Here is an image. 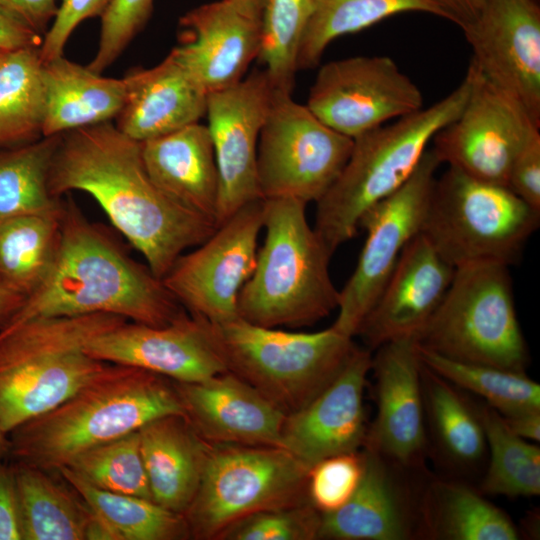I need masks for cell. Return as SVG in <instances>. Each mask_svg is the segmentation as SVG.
<instances>
[{"label": "cell", "instance_id": "cell-41", "mask_svg": "<svg viewBox=\"0 0 540 540\" xmlns=\"http://www.w3.org/2000/svg\"><path fill=\"white\" fill-rule=\"evenodd\" d=\"M321 513L310 503L264 510L228 526L221 540L319 539Z\"/></svg>", "mask_w": 540, "mask_h": 540}, {"label": "cell", "instance_id": "cell-16", "mask_svg": "<svg viewBox=\"0 0 540 540\" xmlns=\"http://www.w3.org/2000/svg\"><path fill=\"white\" fill-rule=\"evenodd\" d=\"M264 69L207 96L206 115L219 174L217 225L243 206L262 199L257 149L274 94Z\"/></svg>", "mask_w": 540, "mask_h": 540}, {"label": "cell", "instance_id": "cell-10", "mask_svg": "<svg viewBox=\"0 0 540 540\" xmlns=\"http://www.w3.org/2000/svg\"><path fill=\"white\" fill-rule=\"evenodd\" d=\"M308 473L278 446L211 444L199 487L183 514L190 538L217 539L248 515L309 502Z\"/></svg>", "mask_w": 540, "mask_h": 540}, {"label": "cell", "instance_id": "cell-49", "mask_svg": "<svg viewBox=\"0 0 540 540\" xmlns=\"http://www.w3.org/2000/svg\"><path fill=\"white\" fill-rule=\"evenodd\" d=\"M442 13L443 19L451 21L462 31L478 18L484 0H430Z\"/></svg>", "mask_w": 540, "mask_h": 540}, {"label": "cell", "instance_id": "cell-5", "mask_svg": "<svg viewBox=\"0 0 540 540\" xmlns=\"http://www.w3.org/2000/svg\"><path fill=\"white\" fill-rule=\"evenodd\" d=\"M306 203L263 199L265 239L239 292L238 316L263 327L312 325L338 308L332 256L306 217Z\"/></svg>", "mask_w": 540, "mask_h": 540}, {"label": "cell", "instance_id": "cell-37", "mask_svg": "<svg viewBox=\"0 0 540 540\" xmlns=\"http://www.w3.org/2000/svg\"><path fill=\"white\" fill-rule=\"evenodd\" d=\"M479 406L489 451L481 492L510 498L538 496L539 446L514 434L494 408L484 402Z\"/></svg>", "mask_w": 540, "mask_h": 540}, {"label": "cell", "instance_id": "cell-46", "mask_svg": "<svg viewBox=\"0 0 540 540\" xmlns=\"http://www.w3.org/2000/svg\"><path fill=\"white\" fill-rule=\"evenodd\" d=\"M0 540H22L12 464L0 460Z\"/></svg>", "mask_w": 540, "mask_h": 540}, {"label": "cell", "instance_id": "cell-27", "mask_svg": "<svg viewBox=\"0 0 540 540\" xmlns=\"http://www.w3.org/2000/svg\"><path fill=\"white\" fill-rule=\"evenodd\" d=\"M139 436L153 501L184 514L199 487L211 444L177 414L147 423Z\"/></svg>", "mask_w": 540, "mask_h": 540}, {"label": "cell", "instance_id": "cell-24", "mask_svg": "<svg viewBox=\"0 0 540 540\" xmlns=\"http://www.w3.org/2000/svg\"><path fill=\"white\" fill-rule=\"evenodd\" d=\"M185 417L210 444L280 445L286 414L230 371L199 382H175Z\"/></svg>", "mask_w": 540, "mask_h": 540}, {"label": "cell", "instance_id": "cell-13", "mask_svg": "<svg viewBox=\"0 0 540 540\" xmlns=\"http://www.w3.org/2000/svg\"><path fill=\"white\" fill-rule=\"evenodd\" d=\"M263 229V199L222 222L197 248L181 254L162 282L190 314L210 323L238 317L240 290L252 275Z\"/></svg>", "mask_w": 540, "mask_h": 540}, {"label": "cell", "instance_id": "cell-36", "mask_svg": "<svg viewBox=\"0 0 540 540\" xmlns=\"http://www.w3.org/2000/svg\"><path fill=\"white\" fill-rule=\"evenodd\" d=\"M60 135L0 150V222L61 207L49 179Z\"/></svg>", "mask_w": 540, "mask_h": 540}, {"label": "cell", "instance_id": "cell-12", "mask_svg": "<svg viewBox=\"0 0 540 540\" xmlns=\"http://www.w3.org/2000/svg\"><path fill=\"white\" fill-rule=\"evenodd\" d=\"M440 164L433 150L427 149L408 181L362 216L359 228L366 231V239L353 273L340 290L332 325L339 332L357 334L403 249L421 232Z\"/></svg>", "mask_w": 540, "mask_h": 540}, {"label": "cell", "instance_id": "cell-26", "mask_svg": "<svg viewBox=\"0 0 540 540\" xmlns=\"http://www.w3.org/2000/svg\"><path fill=\"white\" fill-rule=\"evenodd\" d=\"M146 170L172 200L217 224L219 174L207 125L199 122L141 143Z\"/></svg>", "mask_w": 540, "mask_h": 540}, {"label": "cell", "instance_id": "cell-40", "mask_svg": "<svg viewBox=\"0 0 540 540\" xmlns=\"http://www.w3.org/2000/svg\"><path fill=\"white\" fill-rule=\"evenodd\" d=\"M63 467L99 489L153 500L139 430L88 449Z\"/></svg>", "mask_w": 540, "mask_h": 540}, {"label": "cell", "instance_id": "cell-33", "mask_svg": "<svg viewBox=\"0 0 540 540\" xmlns=\"http://www.w3.org/2000/svg\"><path fill=\"white\" fill-rule=\"evenodd\" d=\"M56 472L82 497L112 540H183L190 532L183 514L153 500L99 489L67 467Z\"/></svg>", "mask_w": 540, "mask_h": 540}, {"label": "cell", "instance_id": "cell-29", "mask_svg": "<svg viewBox=\"0 0 540 540\" xmlns=\"http://www.w3.org/2000/svg\"><path fill=\"white\" fill-rule=\"evenodd\" d=\"M480 490L456 480L431 479L421 487L419 538L517 540L511 518Z\"/></svg>", "mask_w": 540, "mask_h": 540}, {"label": "cell", "instance_id": "cell-4", "mask_svg": "<svg viewBox=\"0 0 540 540\" xmlns=\"http://www.w3.org/2000/svg\"><path fill=\"white\" fill-rule=\"evenodd\" d=\"M471 85L468 68L458 87L446 97L353 139L343 170L316 202L313 228L332 255L354 238L370 208L408 181L434 135L462 111Z\"/></svg>", "mask_w": 540, "mask_h": 540}, {"label": "cell", "instance_id": "cell-8", "mask_svg": "<svg viewBox=\"0 0 540 540\" xmlns=\"http://www.w3.org/2000/svg\"><path fill=\"white\" fill-rule=\"evenodd\" d=\"M417 344L446 358L525 372L529 352L514 303L509 266L476 262L455 268Z\"/></svg>", "mask_w": 540, "mask_h": 540}, {"label": "cell", "instance_id": "cell-48", "mask_svg": "<svg viewBox=\"0 0 540 540\" xmlns=\"http://www.w3.org/2000/svg\"><path fill=\"white\" fill-rule=\"evenodd\" d=\"M42 38L0 4V49L15 51L40 47Z\"/></svg>", "mask_w": 540, "mask_h": 540}, {"label": "cell", "instance_id": "cell-31", "mask_svg": "<svg viewBox=\"0 0 540 540\" xmlns=\"http://www.w3.org/2000/svg\"><path fill=\"white\" fill-rule=\"evenodd\" d=\"M421 384L425 422L439 454L454 468H476L488 452L479 403L423 364Z\"/></svg>", "mask_w": 540, "mask_h": 540}, {"label": "cell", "instance_id": "cell-34", "mask_svg": "<svg viewBox=\"0 0 540 540\" xmlns=\"http://www.w3.org/2000/svg\"><path fill=\"white\" fill-rule=\"evenodd\" d=\"M42 64L39 47L11 51L0 63V150L43 137Z\"/></svg>", "mask_w": 540, "mask_h": 540}, {"label": "cell", "instance_id": "cell-21", "mask_svg": "<svg viewBox=\"0 0 540 540\" xmlns=\"http://www.w3.org/2000/svg\"><path fill=\"white\" fill-rule=\"evenodd\" d=\"M363 472L351 498L321 514L319 539L409 540L419 538L420 488L404 469L362 447Z\"/></svg>", "mask_w": 540, "mask_h": 540}, {"label": "cell", "instance_id": "cell-30", "mask_svg": "<svg viewBox=\"0 0 540 540\" xmlns=\"http://www.w3.org/2000/svg\"><path fill=\"white\" fill-rule=\"evenodd\" d=\"M12 466L22 540H89L95 514L61 476L20 462Z\"/></svg>", "mask_w": 540, "mask_h": 540}, {"label": "cell", "instance_id": "cell-6", "mask_svg": "<svg viewBox=\"0 0 540 540\" xmlns=\"http://www.w3.org/2000/svg\"><path fill=\"white\" fill-rule=\"evenodd\" d=\"M112 314L34 318L0 330V425L9 433L70 398L108 364L86 345L122 323Z\"/></svg>", "mask_w": 540, "mask_h": 540}, {"label": "cell", "instance_id": "cell-14", "mask_svg": "<svg viewBox=\"0 0 540 540\" xmlns=\"http://www.w3.org/2000/svg\"><path fill=\"white\" fill-rule=\"evenodd\" d=\"M472 85L460 114L433 137L440 163L507 187L516 155L538 126L512 95L485 78L473 61Z\"/></svg>", "mask_w": 540, "mask_h": 540}, {"label": "cell", "instance_id": "cell-38", "mask_svg": "<svg viewBox=\"0 0 540 540\" xmlns=\"http://www.w3.org/2000/svg\"><path fill=\"white\" fill-rule=\"evenodd\" d=\"M417 347L425 367L459 389L477 395L503 417L540 410V385L526 372L460 362Z\"/></svg>", "mask_w": 540, "mask_h": 540}, {"label": "cell", "instance_id": "cell-19", "mask_svg": "<svg viewBox=\"0 0 540 540\" xmlns=\"http://www.w3.org/2000/svg\"><path fill=\"white\" fill-rule=\"evenodd\" d=\"M85 352L175 382H199L228 371L209 322L186 312L164 326L126 321L91 340Z\"/></svg>", "mask_w": 540, "mask_h": 540}, {"label": "cell", "instance_id": "cell-51", "mask_svg": "<svg viewBox=\"0 0 540 540\" xmlns=\"http://www.w3.org/2000/svg\"><path fill=\"white\" fill-rule=\"evenodd\" d=\"M25 299L26 296L0 281V330L8 324Z\"/></svg>", "mask_w": 540, "mask_h": 540}, {"label": "cell", "instance_id": "cell-42", "mask_svg": "<svg viewBox=\"0 0 540 540\" xmlns=\"http://www.w3.org/2000/svg\"><path fill=\"white\" fill-rule=\"evenodd\" d=\"M363 472L362 451L327 457L309 469L307 496L321 513L341 508L351 498Z\"/></svg>", "mask_w": 540, "mask_h": 540}, {"label": "cell", "instance_id": "cell-18", "mask_svg": "<svg viewBox=\"0 0 540 540\" xmlns=\"http://www.w3.org/2000/svg\"><path fill=\"white\" fill-rule=\"evenodd\" d=\"M376 349L371 370L377 412L363 447L404 469L419 471L424 467L428 437L417 341L402 338Z\"/></svg>", "mask_w": 540, "mask_h": 540}, {"label": "cell", "instance_id": "cell-9", "mask_svg": "<svg viewBox=\"0 0 540 540\" xmlns=\"http://www.w3.org/2000/svg\"><path fill=\"white\" fill-rule=\"evenodd\" d=\"M539 221L540 212L508 187L448 167L435 180L421 233L454 268L485 261L510 266Z\"/></svg>", "mask_w": 540, "mask_h": 540}, {"label": "cell", "instance_id": "cell-15", "mask_svg": "<svg viewBox=\"0 0 540 540\" xmlns=\"http://www.w3.org/2000/svg\"><path fill=\"white\" fill-rule=\"evenodd\" d=\"M418 86L388 56H354L322 65L306 106L323 123L355 139L423 108Z\"/></svg>", "mask_w": 540, "mask_h": 540}, {"label": "cell", "instance_id": "cell-52", "mask_svg": "<svg viewBox=\"0 0 540 540\" xmlns=\"http://www.w3.org/2000/svg\"><path fill=\"white\" fill-rule=\"evenodd\" d=\"M228 1H231L234 4L247 10L248 12L258 15V16H262L263 8L266 2V0H228Z\"/></svg>", "mask_w": 540, "mask_h": 540}, {"label": "cell", "instance_id": "cell-50", "mask_svg": "<svg viewBox=\"0 0 540 540\" xmlns=\"http://www.w3.org/2000/svg\"><path fill=\"white\" fill-rule=\"evenodd\" d=\"M503 419L509 429L520 438L530 442H539L540 410L524 411L503 417Z\"/></svg>", "mask_w": 540, "mask_h": 540}, {"label": "cell", "instance_id": "cell-47", "mask_svg": "<svg viewBox=\"0 0 540 540\" xmlns=\"http://www.w3.org/2000/svg\"><path fill=\"white\" fill-rule=\"evenodd\" d=\"M0 4L42 37L59 7L56 0H0Z\"/></svg>", "mask_w": 540, "mask_h": 540}, {"label": "cell", "instance_id": "cell-3", "mask_svg": "<svg viewBox=\"0 0 540 540\" xmlns=\"http://www.w3.org/2000/svg\"><path fill=\"white\" fill-rule=\"evenodd\" d=\"M175 414L185 416L171 379L108 363L59 406L13 429L9 456L56 471L88 449Z\"/></svg>", "mask_w": 540, "mask_h": 540}, {"label": "cell", "instance_id": "cell-28", "mask_svg": "<svg viewBox=\"0 0 540 540\" xmlns=\"http://www.w3.org/2000/svg\"><path fill=\"white\" fill-rule=\"evenodd\" d=\"M43 137L116 119L125 101L123 78L104 77L63 55L42 64Z\"/></svg>", "mask_w": 540, "mask_h": 540}, {"label": "cell", "instance_id": "cell-44", "mask_svg": "<svg viewBox=\"0 0 540 540\" xmlns=\"http://www.w3.org/2000/svg\"><path fill=\"white\" fill-rule=\"evenodd\" d=\"M111 0H62L39 47L43 62L63 55L72 32L88 18L101 17Z\"/></svg>", "mask_w": 540, "mask_h": 540}, {"label": "cell", "instance_id": "cell-35", "mask_svg": "<svg viewBox=\"0 0 540 540\" xmlns=\"http://www.w3.org/2000/svg\"><path fill=\"white\" fill-rule=\"evenodd\" d=\"M404 12L429 13L443 18L430 0H315L299 48L298 70L315 68L335 39Z\"/></svg>", "mask_w": 540, "mask_h": 540}, {"label": "cell", "instance_id": "cell-25", "mask_svg": "<svg viewBox=\"0 0 540 540\" xmlns=\"http://www.w3.org/2000/svg\"><path fill=\"white\" fill-rule=\"evenodd\" d=\"M125 101L116 127L140 143L197 123L206 115L208 93L170 52L154 67L123 77Z\"/></svg>", "mask_w": 540, "mask_h": 540}, {"label": "cell", "instance_id": "cell-17", "mask_svg": "<svg viewBox=\"0 0 540 540\" xmlns=\"http://www.w3.org/2000/svg\"><path fill=\"white\" fill-rule=\"evenodd\" d=\"M463 34L480 73L516 98L540 126L539 1L484 0Z\"/></svg>", "mask_w": 540, "mask_h": 540}, {"label": "cell", "instance_id": "cell-20", "mask_svg": "<svg viewBox=\"0 0 540 540\" xmlns=\"http://www.w3.org/2000/svg\"><path fill=\"white\" fill-rule=\"evenodd\" d=\"M372 356L356 345L336 378L303 408L286 415L279 447L310 469L330 456L358 451L367 428L363 405Z\"/></svg>", "mask_w": 540, "mask_h": 540}, {"label": "cell", "instance_id": "cell-54", "mask_svg": "<svg viewBox=\"0 0 540 540\" xmlns=\"http://www.w3.org/2000/svg\"><path fill=\"white\" fill-rule=\"evenodd\" d=\"M9 52L11 51H5V50L0 49V63L4 60V58Z\"/></svg>", "mask_w": 540, "mask_h": 540}, {"label": "cell", "instance_id": "cell-43", "mask_svg": "<svg viewBox=\"0 0 540 540\" xmlns=\"http://www.w3.org/2000/svg\"><path fill=\"white\" fill-rule=\"evenodd\" d=\"M154 0H111L101 16L98 48L87 65L102 73L123 53L144 28L153 11Z\"/></svg>", "mask_w": 540, "mask_h": 540}, {"label": "cell", "instance_id": "cell-7", "mask_svg": "<svg viewBox=\"0 0 540 540\" xmlns=\"http://www.w3.org/2000/svg\"><path fill=\"white\" fill-rule=\"evenodd\" d=\"M227 370L252 385L286 415L313 400L340 373L356 344L333 326L290 332L241 317L210 323Z\"/></svg>", "mask_w": 540, "mask_h": 540}, {"label": "cell", "instance_id": "cell-39", "mask_svg": "<svg viewBox=\"0 0 540 540\" xmlns=\"http://www.w3.org/2000/svg\"><path fill=\"white\" fill-rule=\"evenodd\" d=\"M315 0H266L258 55L275 90L292 93L301 40Z\"/></svg>", "mask_w": 540, "mask_h": 540}, {"label": "cell", "instance_id": "cell-22", "mask_svg": "<svg viewBox=\"0 0 540 540\" xmlns=\"http://www.w3.org/2000/svg\"><path fill=\"white\" fill-rule=\"evenodd\" d=\"M454 271L420 232L403 249L356 335L371 349L397 339H417L443 299Z\"/></svg>", "mask_w": 540, "mask_h": 540}, {"label": "cell", "instance_id": "cell-11", "mask_svg": "<svg viewBox=\"0 0 540 540\" xmlns=\"http://www.w3.org/2000/svg\"><path fill=\"white\" fill-rule=\"evenodd\" d=\"M292 93L274 90L257 149L262 199L317 202L336 181L354 140L317 118Z\"/></svg>", "mask_w": 540, "mask_h": 540}, {"label": "cell", "instance_id": "cell-23", "mask_svg": "<svg viewBox=\"0 0 540 540\" xmlns=\"http://www.w3.org/2000/svg\"><path fill=\"white\" fill-rule=\"evenodd\" d=\"M174 57L209 94L241 81L261 46V16L228 0L198 6L180 18Z\"/></svg>", "mask_w": 540, "mask_h": 540}, {"label": "cell", "instance_id": "cell-1", "mask_svg": "<svg viewBox=\"0 0 540 540\" xmlns=\"http://www.w3.org/2000/svg\"><path fill=\"white\" fill-rule=\"evenodd\" d=\"M49 186L58 198L73 190L89 194L160 279L218 227L160 190L146 170L141 143L111 122L60 135Z\"/></svg>", "mask_w": 540, "mask_h": 540}, {"label": "cell", "instance_id": "cell-45", "mask_svg": "<svg viewBox=\"0 0 540 540\" xmlns=\"http://www.w3.org/2000/svg\"><path fill=\"white\" fill-rule=\"evenodd\" d=\"M507 187L540 212V133L535 132L514 158Z\"/></svg>", "mask_w": 540, "mask_h": 540}, {"label": "cell", "instance_id": "cell-32", "mask_svg": "<svg viewBox=\"0 0 540 540\" xmlns=\"http://www.w3.org/2000/svg\"><path fill=\"white\" fill-rule=\"evenodd\" d=\"M63 203L0 222V281L28 297L51 273L61 241Z\"/></svg>", "mask_w": 540, "mask_h": 540}, {"label": "cell", "instance_id": "cell-2", "mask_svg": "<svg viewBox=\"0 0 540 540\" xmlns=\"http://www.w3.org/2000/svg\"><path fill=\"white\" fill-rule=\"evenodd\" d=\"M184 312L147 265L134 260L106 230L87 220L73 202H66L55 265L5 327L34 318L99 313L164 326Z\"/></svg>", "mask_w": 540, "mask_h": 540}, {"label": "cell", "instance_id": "cell-53", "mask_svg": "<svg viewBox=\"0 0 540 540\" xmlns=\"http://www.w3.org/2000/svg\"><path fill=\"white\" fill-rule=\"evenodd\" d=\"M9 435L2 429L0 425V460H5L9 456Z\"/></svg>", "mask_w": 540, "mask_h": 540}]
</instances>
